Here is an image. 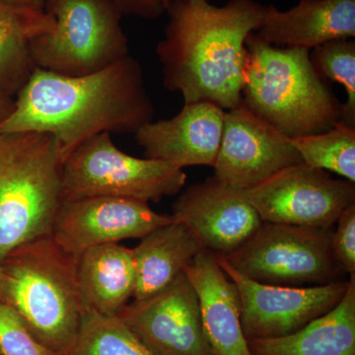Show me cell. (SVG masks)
Here are the masks:
<instances>
[{"mask_svg":"<svg viewBox=\"0 0 355 355\" xmlns=\"http://www.w3.org/2000/svg\"><path fill=\"white\" fill-rule=\"evenodd\" d=\"M154 116L144 69L130 55L83 76L35 69L14 98L0 132L49 133L64 161L85 140L104 132L135 135Z\"/></svg>","mask_w":355,"mask_h":355,"instance_id":"obj_1","label":"cell"},{"mask_svg":"<svg viewBox=\"0 0 355 355\" xmlns=\"http://www.w3.org/2000/svg\"><path fill=\"white\" fill-rule=\"evenodd\" d=\"M266 6L254 0H176L166 7L164 37L156 46L167 90L184 104L209 102L228 111L242 103L246 41L261 27Z\"/></svg>","mask_w":355,"mask_h":355,"instance_id":"obj_2","label":"cell"},{"mask_svg":"<svg viewBox=\"0 0 355 355\" xmlns=\"http://www.w3.org/2000/svg\"><path fill=\"white\" fill-rule=\"evenodd\" d=\"M242 103L288 139L316 135L340 121L343 103L320 76L309 49L280 48L252 33Z\"/></svg>","mask_w":355,"mask_h":355,"instance_id":"obj_3","label":"cell"},{"mask_svg":"<svg viewBox=\"0 0 355 355\" xmlns=\"http://www.w3.org/2000/svg\"><path fill=\"white\" fill-rule=\"evenodd\" d=\"M0 266L6 277L3 302L44 347L58 355L69 354L86 311L76 257L51 235L18 248Z\"/></svg>","mask_w":355,"mask_h":355,"instance_id":"obj_4","label":"cell"},{"mask_svg":"<svg viewBox=\"0 0 355 355\" xmlns=\"http://www.w3.org/2000/svg\"><path fill=\"white\" fill-rule=\"evenodd\" d=\"M62 161L49 133L0 132V263L51 235L64 202Z\"/></svg>","mask_w":355,"mask_h":355,"instance_id":"obj_5","label":"cell"},{"mask_svg":"<svg viewBox=\"0 0 355 355\" xmlns=\"http://www.w3.org/2000/svg\"><path fill=\"white\" fill-rule=\"evenodd\" d=\"M44 9L55 28L33 40L36 69L83 76L130 55L123 14L111 0H46Z\"/></svg>","mask_w":355,"mask_h":355,"instance_id":"obj_6","label":"cell"},{"mask_svg":"<svg viewBox=\"0 0 355 355\" xmlns=\"http://www.w3.org/2000/svg\"><path fill=\"white\" fill-rule=\"evenodd\" d=\"M64 200L92 197L157 202L184 188L182 168L123 153L111 133L95 135L77 146L62 163Z\"/></svg>","mask_w":355,"mask_h":355,"instance_id":"obj_7","label":"cell"},{"mask_svg":"<svg viewBox=\"0 0 355 355\" xmlns=\"http://www.w3.org/2000/svg\"><path fill=\"white\" fill-rule=\"evenodd\" d=\"M331 228L263 222L232 253L220 254L233 270L268 286L306 287L340 282L345 272L334 253Z\"/></svg>","mask_w":355,"mask_h":355,"instance_id":"obj_8","label":"cell"},{"mask_svg":"<svg viewBox=\"0 0 355 355\" xmlns=\"http://www.w3.org/2000/svg\"><path fill=\"white\" fill-rule=\"evenodd\" d=\"M242 191L263 222L303 227L331 228L355 202L354 183L304 162Z\"/></svg>","mask_w":355,"mask_h":355,"instance_id":"obj_9","label":"cell"},{"mask_svg":"<svg viewBox=\"0 0 355 355\" xmlns=\"http://www.w3.org/2000/svg\"><path fill=\"white\" fill-rule=\"evenodd\" d=\"M216 254L219 266L239 291L247 340L295 333L336 307L349 286V280L316 286H268L240 275L220 254Z\"/></svg>","mask_w":355,"mask_h":355,"instance_id":"obj_10","label":"cell"},{"mask_svg":"<svg viewBox=\"0 0 355 355\" xmlns=\"http://www.w3.org/2000/svg\"><path fill=\"white\" fill-rule=\"evenodd\" d=\"M172 216L154 211L148 202L132 198L92 197L64 200L51 237L67 254L78 258L90 248L127 239H141Z\"/></svg>","mask_w":355,"mask_h":355,"instance_id":"obj_11","label":"cell"},{"mask_svg":"<svg viewBox=\"0 0 355 355\" xmlns=\"http://www.w3.org/2000/svg\"><path fill=\"white\" fill-rule=\"evenodd\" d=\"M302 162L291 139L243 103L225 112L214 175L221 183L247 190L275 173Z\"/></svg>","mask_w":355,"mask_h":355,"instance_id":"obj_12","label":"cell"},{"mask_svg":"<svg viewBox=\"0 0 355 355\" xmlns=\"http://www.w3.org/2000/svg\"><path fill=\"white\" fill-rule=\"evenodd\" d=\"M118 316L155 355H214L197 294L184 272L164 291L128 303Z\"/></svg>","mask_w":355,"mask_h":355,"instance_id":"obj_13","label":"cell"},{"mask_svg":"<svg viewBox=\"0 0 355 355\" xmlns=\"http://www.w3.org/2000/svg\"><path fill=\"white\" fill-rule=\"evenodd\" d=\"M172 216L217 254L232 253L263 224L242 190L214 176L187 188L173 205Z\"/></svg>","mask_w":355,"mask_h":355,"instance_id":"obj_14","label":"cell"},{"mask_svg":"<svg viewBox=\"0 0 355 355\" xmlns=\"http://www.w3.org/2000/svg\"><path fill=\"white\" fill-rule=\"evenodd\" d=\"M225 110L209 102L184 104L167 120L150 121L135 133L146 158L165 161L184 169L214 167L220 146Z\"/></svg>","mask_w":355,"mask_h":355,"instance_id":"obj_15","label":"cell"},{"mask_svg":"<svg viewBox=\"0 0 355 355\" xmlns=\"http://www.w3.org/2000/svg\"><path fill=\"white\" fill-rule=\"evenodd\" d=\"M195 289L205 338L214 355H253L241 324V299L234 282L217 261L202 250L184 268Z\"/></svg>","mask_w":355,"mask_h":355,"instance_id":"obj_16","label":"cell"},{"mask_svg":"<svg viewBox=\"0 0 355 355\" xmlns=\"http://www.w3.org/2000/svg\"><path fill=\"white\" fill-rule=\"evenodd\" d=\"M257 36L280 48L312 50L320 44L355 38V0H300L289 10L266 8Z\"/></svg>","mask_w":355,"mask_h":355,"instance_id":"obj_17","label":"cell"},{"mask_svg":"<svg viewBox=\"0 0 355 355\" xmlns=\"http://www.w3.org/2000/svg\"><path fill=\"white\" fill-rule=\"evenodd\" d=\"M77 282L86 311L118 316L135 293L132 250L119 243L86 250L77 258Z\"/></svg>","mask_w":355,"mask_h":355,"instance_id":"obj_18","label":"cell"},{"mask_svg":"<svg viewBox=\"0 0 355 355\" xmlns=\"http://www.w3.org/2000/svg\"><path fill=\"white\" fill-rule=\"evenodd\" d=\"M253 355H355V275L340 302L288 336L248 340Z\"/></svg>","mask_w":355,"mask_h":355,"instance_id":"obj_19","label":"cell"},{"mask_svg":"<svg viewBox=\"0 0 355 355\" xmlns=\"http://www.w3.org/2000/svg\"><path fill=\"white\" fill-rule=\"evenodd\" d=\"M140 240L132 249L135 266L133 300H144L164 291L205 250L191 231L174 218Z\"/></svg>","mask_w":355,"mask_h":355,"instance_id":"obj_20","label":"cell"},{"mask_svg":"<svg viewBox=\"0 0 355 355\" xmlns=\"http://www.w3.org/2000/svg\"><path fill=\"white\" fill-rule=\"evenodd\" d=\"M55 19L44 8L0 0V85L15 98L36 69L33 40L53 31Z\"/></svg>","mask_w":355,"mask_h":355,"instance_id":"obj_21","label":"cell"},{"mask_svg":"<svg viewBox=\"0 0 355 355\" xmlns=\"http://www.w3.org/2000/svg\"><path fill=\"white\" fill-rule=\"evenodd\" d=\"M67 355H155L119 316L84 313L73 347Z\"/></svg>","mask_w":355,"mask_h":355,"instance_id":"obj_22","label":"cell"},{"mask_svg":"<svg viewBox=\"0 0 355 355\" xmlns=\"http://www.w3.org/2000/svg\"><path fill=\"white\" fill-rule=\"evenodd\" d=\"M302 162L355 183V128L338 121L329 130L291 139Z\"/></svg>","mask_w":355,"mask_h":355,"instance_id":"obj_23","label":"cell"},{"mask_svg":"<svg viewBox=\"0 0 355 355\" xmlns=\"http://www.w3.org/2000/svg\"><path fill=\"white\" fill-rule=\"evenodd\" d=\"M310 60L324 80L340 84L347 93L340 123L355 128V41L336 40L310 51Z\"/></svg>","mask_w":355,"mask_h":355,"instance_id":"obj_24","label":"cell"},{"mask_svg":"<svg viewBox=\"0 0 355 355\" xmlns=\"http://www.w3.org/2000/svg\"><path fill=\"white\" fill-rule=\"evenodd\" d=\"M0 352L2 355H58L37 340L19 315L1 300Z\"/></svg>","mask_w":355,"mask_h":355,"instance_id":"obj_25","label":"cell"},{"mask_svg":"<svg viewBox=\"0 0 355 355\" xmlns=\"http://www.w3.org/2000/svg\"><path fill=\"white\" fill-rule=\"evenodd\" d=\"M333 232V250L336 260L349 275H355V202L338 216Z\"/></svg>","mask_w":355,"mask_h":355,"instance_id":"obj_26","label":"cell"},{"mask_svg":"<svg viewBox=\"0 0 355 355\" xmlns=\"http://www.w3.org/2000/svg\"><path fill=\"white\" fill-rule=\"evenodd\" d=\"M123 15L153 20L165 13L162 0H111Z\"/></svg>","mask_w":355,"mask_h":355,"instance_id":"obj_27","label":"cell"},{"mask_svg":"<svg viewBox=\"0 0 355 355\" xmlns=\"http://www.w3.org/2000/svg\"><path fill=\"white\" fill-rule=\"evenodd\" d=\"M14 108V97L8 94L0 85V123H2Z\"/></svg>","mask_w":355,"mask_h":355,"instance_id":"obj_28","label":"cell"},{"mask_svg":"<svg viewBox=\"0 0 355 355\" xmlns=\"http://www.w3.org/2000/svg\"><path fill=\"white\" fill-rule=\"evenodd\" d=\"M10 3L19 4V6L36 7V8H44L46 0H4Z\"/></svg>","mask_w":355,"mask_h":355,"instance_id":"obj_29","label":"cell"},{"mask_svg":"<svg viewBox=\"0 0 355 355\" xmlns=\"http://www.w3.org/2000/svg\"><path fill=\"white\" fill-rule=\"evenodd\" d=\"M6 277L3 270H2L1 266H0V300H4V295H6Z\"/></svg>","mask_w":355,"mask_h":355,"instance_id":"obj_30","label":"cell"},{"mask_svg":"<svg viewBox=\"0 0 355 355\" xmlns=\"http://www.w3.org/2000/svg\"><path fill=\"white\" fill-rule=\"evenodd\" d=\"M176 1V0H162L163 4H164L165 6V10L166 7L169 6L170 3H172V2Z\"/></svg>","mask_w":355,"mask_h":355,"instance_id":"obj_31","label":"cell"},{"mask_svg":"<svg viewBox=\"0 0 355 355\" xmlns=\"http://www.w3.org/2000/svg\"><path fill=\"white\" fill-rule=\"evenodd\" d=\"M0 355H2L1 352H0Z\"/></svg>","mask_w":355,"mask_h":355,"instance_id":"obj_32","label":"cell"}]
</instances>
